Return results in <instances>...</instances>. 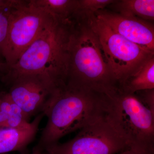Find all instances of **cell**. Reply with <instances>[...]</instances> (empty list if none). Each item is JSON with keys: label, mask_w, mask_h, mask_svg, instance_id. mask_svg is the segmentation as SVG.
Masks as SVG:
<instances>
[{"label": "cell", "mask_w": 154, "mask_h": 154, "mask_svg": "<svg viewBox=\"0 0 154 154\" xmlns=\"http://www.w3.org/2000/svg\"><path fill=\"white\" fill-rule=\"evenodd\" d=\"M116 0H76L72 18L78 16L95 14L97 11L106 8Z\"/></svg>", "instance_id": "obj_14"}, {"label": "cell", "mask_w": 154, "mask_h": 154, "mask_svg": "<svg viewBox=\"0 0 154 154\" xmlns=\"http://www.w3.org/2000/svg\"><path fill=\"white\" fill-rule=\"evenodd\" d=\"M72 21L54 18L2 77L8 84L23 75L40 74L49 78L57 88L66 85L68 45Z\"/></svg>", "instance_id": "obj_3"}, {"label": "cell", "mask_w": 154, "mask_h": 154, "mask_svg": "<svg viewBox=\"0 0 154 154\" xmlns=\"http://www.w3.org/2000/svg\"><path fill=\"white\" fill-rule=\"evenodd\" d=\"M18 2V0H11L8 5L0 10V56L8 37L12 13Z\"/></svg>", "instance_id": "obj_15"}, {"label": "cell", "mask_w": 154, "mask_h": 154, "mask_svg": "<svg viewBox=\"0 0 154 154\" xmlns=\"http://www.w3.org/2000/svg\"><path fill=\"white\" fill-rule=\"evenodd\" d=\"M44 116V113H40L32 122L19 128H0V154L24 151L35 138Z\"/></svg>", "instance_id": "obj_10"}, {"label": "cell", "mask_w": 154, "mask_h": 154, "mask_svg": "<svg viewBox=\"0 0 154 154\" xmlns=\"http://www.w3.org/2000/svg\"><path fill=\"white\" fill-rule=\"evenodd\" d=\"M109 97V113L131 146L154 151V113L135 94L118 89Z\"/></svg>", "instance_id": "obj_6"}, {"label": "cell", "mask_w": 154, "mask_h": 154, "mask_svg": "<svg viewBox=\"0 0 154 154\" xmlns=\"http://www.w3.org/2000/svg\"><path fill=\"white\" fill-rule=\"evenodd\" d=\"M131 147L108 112L80 129L71 140L49 146L44 151L48 154H118Z\"/></svg>", "instance_id": "obj_4"}, {"label": "cell", "mask_w": 154, "mask_h": 154, "mask_svg": "<svg viewBox=\"0 0 154 154\" xmlns=\"http://www.w3.org/2000/svg\"><path fill=\"white\" fill-rule=\"evenodd\" d=\"M48 154L45 151H33L32 153L31 154Z\"/></svg>", "instance_id": "obj_21"}, {"label": "cell", "mask_w": 154, "mask_h": 154, "mask_svg": "<svg viewBox=\"0 0 154 154\" xmlns=\"http://www.w3.org/2000/svg\"><path fill=\"white\" fill-rule=\"evenodd\" d=\"M85 18L96 33L114 79L118 83L137 70L154 56V51L129 41L112 30L94 14Z\"/></svg>", "instance_id": "obj_5"}, {"label": "cell", "mask_w": 154, "mask_h": 154, "mask_svg": "<svg viewBox=\"0 0 154 154\" xmlns=\"http://www.w3.org/2000/svg\"><path fill=\"white\" fill-rule=\"evenodd\" d=\"M31 5L46 11L56 20L62 22L71 21L76 0H30Z\"/></svg>", "instance_id": "obj_13"}, {"label": "cell", "mask_w": 154, "mask_h": 154, "mask_svg": "<svg viewBox=\"0 0 154 154\" xmlns=\"http://www.w3.org/2000/svg\"><path fill=\"white\" fill-rule=\"evenodd\" d=\"M118 154H154V151L148 150L137 147L131 146Z\"/></svg>", "instance_id": "obj_18"}, {"label": "cell", "mask_w": 154, "mask_h": 154, "mask_svg": "<svg viewBox=\"0 0 154 154\" xmlns=\"http://www.w3.org/2000/svg\"><path fill=\"white\" fill-rule=\"evenodd\" d=\"M53 19L46 11L31 5L28 1H18L12 13L2 54L8 69L17 62Z\"/></svg>", "instance_id": "obj_7"}, {"label": "cell", "mask_w": 154, "mask_h": 154, "mask_svg": "<svg viewBox=\"0 0 154 154\" xmlns=\"http://www.w3.org/2000/svg\"><path fill=\"white\" fill-rule=\"evenodd\" d=\"M95 15L119 35L135 44L154 51L152 22L125 17L107 8L97 11Z\"/></svg>", "instance_id": "obj_9"}, {"label": "cell", "mask_w": 154, "mask_h": 154, "mask_svg": "<svg viewBox=\"0 0 154 154\" xmlns=\"http://www.w3.org/2000/svg\"><path fill=\"white\" fill-rule=\"evenodd\" d=\"M72 21L66 85L112 96L118 85L96 33L85 17Z\"/></svg>", "instance_id": "obj_2"}, {"label": "cell", "mask_w": 154, "mask_h": 154, "mask_svg": "<svg viewBox=\"0 0 154 154\" xmlns=\"http://www.w3.org/2000/svg\"><path fill=\"white\" fill-rule=\"evenodd\" d=\"M0 111L8 115V119L18 116L25 118L28 121L30 119L13 101L8 92H0Z\"/></svg>", "instance_id": "obj_16"}, {"label": "cell", "mask_w": 154, "mask_h": 154, "mask_svg": "<svg viewBox=\"0 0 154 154\" xmlns=\"http://www.w3.org/2000/svg\"><path fill=\"white\" fill-rule=\"evenodd\" d=\"M8 67L5 63L2 62L0 60V79L8 71Z\"/></svg>", "instance_id": "obj_19"}, {"label": "cell", "mask_w": 154, "mask_h": 154, "mask_svg": "<svg viewBox=\"0 0 154 154\" xmlns=\"http://www.w3.org/2000/svg\"><path fill=\"white\" fill-rule=\"evenodd\" d=\"M118 88L129 94L154 89V56L146 61L133 73L119 82Z\"/></svg>", "instance_id": "obj_11"}, {"label": "cell", "mask_w": 154, "mask_h": 154, "mask_svg": "<svg viewBox=\"0 0 154 154\" xmlns=\"http://www.w3.org/2000/svg\"><path fill=\"white\" fill-rule=\"evenodd\" d=\"M108 7L110 11L125 17L153 23L154 0H116Z\"/></svg>", "instance_id": "obj_12"}, {"label": "cell", "mask_w": 154, "mask_h": 154, "mask_svg": "<svg viewBox=\"0 0 154 154\" xmlns=\"http://www.w3.org/2000/svg\"><path fill=\"white\" fill-rule=\"evenodd\" d=\"M7 85L13 101L30 119L44 112L59 89L49 78L40 74L21 75Z\"/></svg>", "instance_id": "obj_8"}, {"label": "cell", "mask_w": 154, "mask_h": 154, "mask_svg": "<svg viewBox=\"0 0 154 154\" xmlns=\"http://www.w3.org/2000/svg\"><path fill=\"white\" fill-rule=\"evenodd\" d=\"M134 94L140 102L154 113V89L139 91Z\"/></svg>", "instance_id": "obj_17"}, {"label": "cell", "mask_w": 154, "mask_h": 154, "mask_svg": "<svg viewBox=\"0 0 154 154\" xmlns=\"http://www.w3.org/2000/svg\"><path fill=\"white\" fill-rule=\"evenodd\" d=\"M11 0H0V10L8 5Z\"/></svg>", "instance_id": "obj_20"}, {"label": "cell", "mask_w": 154, "mask_h": 154, "mask_svg": "<svg viewBox=\"0 0 154 154\" xmlns=\"http://www.w3.org/2000/svg\"><path fill=\"white\" fill-rule=\"evenodd\" d=\"M109 96L66 85L54 92L44 110L47 122L33 151H44L61 138L84 127L109 111Z\"/></svg>", "instance_id": "obj_1"}]
</instances>
